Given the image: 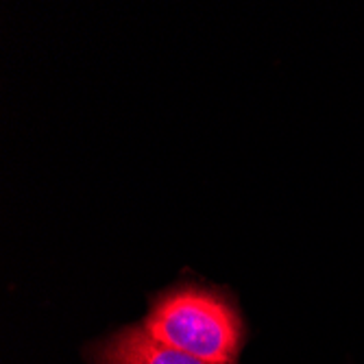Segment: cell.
Returning <instances> with one entry per match:
<instances>
[{
	"mask_svg": "<svg viewBox=\"0 0 364 364\" xmlns=\"http://www.w3.org/2000/svg\"><path fill=\"white\" fill-rule=\"evenodd\" d=\"M142 327L159 343L212 364H229L242 343L238 312L218 292L198 286L157 296Z\"/></svg>",
	"mask_w": 364,
	"mask_h": 364,
	"instance_id": "6da1fadb",
	"label": "cell"
},
{
	"mask_svg": "<svg viewBox=\"0 0 364 364\" xmlns=\"http://www.w3.org/2000/svg\"><path fill=\"white\" fill-rule=\"evenodd\" d=\"M87 353L92 364H212L159 343L144 327H124Z\"/></svg>",
	"mask_w": 364,
	"mask_h": 364,
	"instance_id": "7a4b0ae2",
	"label": "cell"
}]
</instances>
